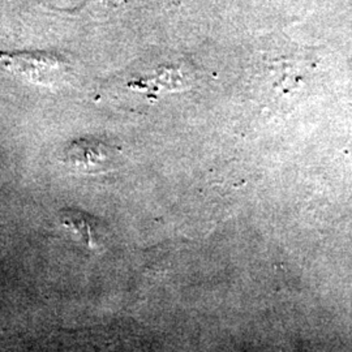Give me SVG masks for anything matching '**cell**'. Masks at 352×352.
I'll list each match as a JSON object with an SVG mask.
<instances>
[{
  "instance_id": "3957f363",
  "label": "cell",
  "mask_w": 352,
  "mask_h": 352,
  "mask_svg": "<svg viewBox=\"0 0 352 352\" xmlns=\"http://www.w3.org/2000/svg\"><path fill=\"white\" fill-rule=\"evenodd\" d=\"M65 157L69 164L87 171L103 168L109 162L107 148L100 142L85 140L72 144L65 153Z\"/></svg>"
},
{
  "instance_id": "7a4b0ae2",
  "label": "cell",
  "mask_w": 352,
  "mask_h": 352,
  "mask_svg": "<svg viewBox=\"0 0 352 352\" xmlns=\"http://www.w3.org/2000/svg\"><path fill=\"white\" fill-rule=\"evenodd\" d=\"M60 221L68 231H71L81 243L89 248L100 247L103 238V228L98 219L80 210H63Z\"/></svg>"
},
{
  "instance_id": "6da1fadb",
  "label": "cell",
  "mask_w": 352,
  "mask_h": 352,
  "mask_svg": "<svg viewBox=\"0 0 352 352\" xmlns=\"http://www.w3.org/2000/svg\"><path fill=\"white\" fill-rule=\"evenodd\" d=\"M3 62L16 75L45 87L60 84L68 75V64L60 56L49 52L6 54Z\"/></svg>"
}]
</instances>
